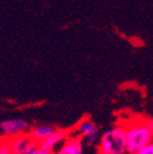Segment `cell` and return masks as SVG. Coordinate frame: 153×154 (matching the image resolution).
<instances>
[{
	"label": "cell",
	"mask_w": 153,
	"mask_h": 154,
	"mask_svg": "<svg viewBox=\"0 0 153 154\" xmlns=\"http://www.w3.org/2000/svg\"><path fill=\"white\" fill-rule=\"evenodd\" d=\"M127 132L128 154H136L145 145L153 142V134L147 124V119L131 122L124 125Z\"/></svg>",
	"instance_id": "1"
},
{
	"label": "cell",
	"mask_w": 153,
	"mask_h": 154,
	"mask_svg": "<svg viewBox=\"0 0 153 154\" xmlns=\"http://www.w3.org/2000/svg\"><path fill=\"white\" fill-rule=\"evenodd\" d=\"M98 151L106 154H128L127 132L124 125H116L101 136Z\"/></svg>",
	"instance_id": "2"
},
{
	"label": "cell",
	"mask_w": 153,
	"mask_h": 154,
	"mask_svg": "<svg viewBox=\"0 0 153 154\" xmlns=\"http://www.w3.org/2000/svg\"><path fill=\"white\" fill-rule=\"evenodd\" d=\"M31 124L24 118H10L0 124V130L8 137L25 134L31 130Z\"/></svg>",
	"instance_id": "3"
},
{
	"label": "cell",
	"mask_w": 153,
	"mask_h": 154,
	"mask_svg": "<svg viewBox=\"0 0 153 154\" xmlns=\"http://www.w3.org/2000/svg\"><path fill=\"white\" fill-rule=\"evenodd\" d=\"M76 134L84 140L89 146H94L100 142L96 125L90 118H84L79 122L76 127Z\"/></svg>",
	"instance_id": "4"
},
{
	"label": "cell",
	"mask_w": 153,
	"mask_h": 154,
	"mask_svg": "<svg viewBox=\"0 0 153 154\" xmlns=\"http://www.w3.org/2000/svg\"><path fill=\"white\" fill-rule=\"evenodd\" d=\"M10 143L13 154H31L38 148V143H36L29 134L11 137Z\"/></svg>",
	"instance_id": "5"
},
{
	"label": "cell",
	"mask_w": 153,
	"mask_h": 154,
	"mask_svg": "<svg viewBox=\"0 0 153 154\" xmlns=\"http://www.w3.org/2000/svg\"><path fill=\"white\" fill-rule=\"evenodd\" d=\"M70 137V132L66 129H57L52 136H49L47 139L38 143V148L43 149V150H48V151H55L58 144H62L66 140Z\"/></svg>",
	"instance_id": "6"
},
{
	"label": "cell",
	"mask_w": 153,
	"mask_h": 154,
	"mask_svg": "<svg viewBox=\"0 0 153 154\" xmlns=\"http://www.w3.org/2000/svg\"><path fill=\"white\" fill-rule=\"evenodd\" d=\"M56 154H83V139L80 136H70L56 151Z\"/></svg>",
	"instance_id": "7"
},
{
	"label": "cell",
	"mask_w": 153,
	"mask_h": 154,
	"mask_svg": "<svg viewBox=\"0 0 153 154\" xmlns=\"http://www.w3.org/2000/svg\"><path fill=\"white\" fill-rule=\"evenodd\" d=\"M57 129L54 126L46 124H41V125H35L31 128L29 134L32 137V139L35 141L36 143H41L42 141H44L45 139H47L48 137L56 131Z\"/></svg>",
	"instance_id": "8"
},
{
	"label": "cell",
	"mask_w": 153,
	"mask_h": 154,
	"mask_svg": "<svg viewBox=\"0 0 153 154\" xmlns=\"http://www.w3.org/2000/svg\"><path fill=\"white\" fill-rule=\"evenodd\" d=\"M0 154H13L10 139L0 140Z\"/></svg>",
	"instance_id": "9"
},
{
	"label": "cell",
	"mask_w": 153,
	"mask_h": 154,
	"mask_svg": "<svg viewBox=\"0 0 153 154\" xmlns=\"http://www.w3.org/2000/svg\"><path fill=\"white\" fill-rule=\"evenodd\" d=\"M136 154H153V142L145 145L141 150H139Z\"/></svg>",
	"instance_id": "10"
},
{
	"label": "cell",
	"mask_w": 153,
	"mask_h": 154,
	"mask_svg": "<svg viewBox=\"0 0 153 154\" xmlns=\"http://www.w3.org/2000/svg\"><path fill=\"white\" fill-rule=\"evenodd\" d=\"M31 154H56L55 151H48V150H43L41 148H37L35 151H33Z\"/></svg>",
	"instance_id": "11"
},
{
	"label": "cell",
	"mask_w": 153,
	"mask_h": 154,
	"mask_svg": "<svg viewBox=\"0 0 153 154\" xmlns=\"http://www.w3.org/2000/svg\"><path fill=\"white\" fill-rule=\"evenodd\" d=\"M147 124H148V126L150 127L151 131H152V134H153V119H147Z\"/></svg>",
	"instance_id": "12"
},
{
	"label": "cell",
	"mask_w": 153,
	"mask_h": 154,
	"mask_svg": "<svg viewBox=\"0 0 153 154\" xmlns=\"http://www.w3.org/2000/svg\"><path fill=\"white\" fill-rule=\"evenodd\" d=\"M97 154H106V153H103V152H100V151H98V153H97Z\"/></svg>",
	"instance_id": "13"
}]
</instances>
